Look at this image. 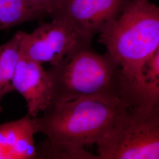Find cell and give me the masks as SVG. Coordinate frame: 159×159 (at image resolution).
Here are the masks:
<instances>
[{"instance_id": "1", "label": "cell", "mask_w": 159, "mask_h": 159, "mask_svg": "<svg viewBox=\"0 0 159 159\" xmlns=\"http://www.w3.org/2000/svg\"><path fill=\"white\" fill-rule=\"evenodd\" d=\"M99 34L100 43L119 67L126 85L140 93L144 67L159 47V6L150 0H129Z\"/></svg>"}, {"instance_id": "2", "label": "cell", "mask_w": 159, "mask_h": 159, "mask_svg": "<svg viewBox=\"0 0 159 159\" xmlns=\"http://www.w3.org/2000/svg\"><path fill=\"white\" fill-rule=\"evenodd\" d=\"M129 100L84 98L51 102L41 117H34L37 133L74 148L97 145L112 130Z\"/></svg>"}, {"instance_id": "3", "label": "cell", "mask_w": 159, "mask_h": 159, "mask_svg": "<svg viewBox=\"0 0 159 159\" xmlns=\"http://www.w3.org/2000/svg\"><path fill=\"white\" fill-rule=\"evenodd\" d=\"M52 84V102L79 98H125L130 89L119 67L106 53L83 47L47 70Z\"/></svg>"}, {"instance_id": "4", "label": "cell", "mask_w": 159, "mask_h": 159, "mask_svg": "<svg viewBox=\"0 0 159 159\" xmlns=\"http://www.w3.org/2000/svg\"><path fill=\"white\" fill-rule=\"evenodd\" d=\"M98 159H159V97L132 93Z\"/></svg>"}, {"instance_id": "5", "label": "cell", "mask_w": 159, "mask_h": 159, "mask_svg": "<svg viewBox=\"0 0 159 159\" xmlns=\"http://www.w3.org/2000/svg\"><path fill=\"white\" fill-rule=\"evenodd\" d=\"M91 43L67 21L52 18L30 33L21 31V53L32 60L53 66L74 51L91 46Z\"/></svg>"}, {"instance_id": "6", "label": "cell", "mask_w": 159, "mask_h": 159, "mask_svg": "<svg viewBox=\"0 0 159 159\" xmlns=\"http://www.w3.org/2000/svg\"><path fill=\"white\" fill-rule=\"evenodd\" d=\"M129 0H60L51 16L71 24L92 41L114 21Z\"/></svg>"}, {"instance_id": "7", "label": "cell", "mask_w": 159, "mask_h": 159, "mask_svg": "<svg viewBox=\"0 0 159 159\" xmlns=\"http://www.w3.org/2000/svg\"><path fill=\"white\" fill-rule=\"evenodd\" d=\"M13 90L27 102V115L36 117L52 102V84L43 64L25 57L21 53L12 79Z\"/></svg>"}, {"instance_id": "8", "label": "cell", "mask_w": 159, "mask_h": 159, "mask_svg": "<svg viewBox=\"0 0 159 159\" xmlns=\"http://www.w3.org/2000/svg\"><path fill=\"white\" fill-rule=\"evenodd\" d=\"M37 133L34 117L0 125V159H37L34 136Z\"/></svg>"}, {"instance_id": "9", "label": "cell", "mask_w": 159, "mask_h": 159, "mask_svg": "<svg viewBox=\"0 0 159 159\" xmlns=\"http://www.w3.org/2000/svg\"><path fill=\"white\" fill-rule=\"evenodd\" d=\"M41 18L24 0H0V31Z\"/></svg>"}, {"instance_id": "10", "label": "cell", "mask_w": 159, "mask_h": 159, "mask_svg": "<svg viewBox=\"0 0 159 159\" xmlns=\"http://www.w3.org/2000/svg\"><path fill=\"white\" fill-rule=\"evenodd\" d=\"M37 159H98L97 155L84 148L68 146L51 142L46 139L36 146Z\"/></svg>"}, {"instance_id": "11", "label": "cell", "mask_w": 159, "mask_h": 159, "mask_svg": "<svg viewBox=\"0 0 159 159\" xmlns=\"http://www.w3.org/2000/svg\"><path fill=\"white\" fill-rule=\"evenodd\" d=\"M143 77V88L139 94L159 97V47L146 64Z\"/></svg>"}, {"instance_id": "12", "label": "cell", "mask_w": 159, "mask_h": 159, "mask_svg": "<svg viewBox=\"0 0 159 159\" xmlns=\"http://www.w3.org/2000/svg\"><path fill=\"white\" fill-rule=\"evenodd\" d=\"M41 17L52 16L60 0H24Z\"/></svg>"}]
</instances>
